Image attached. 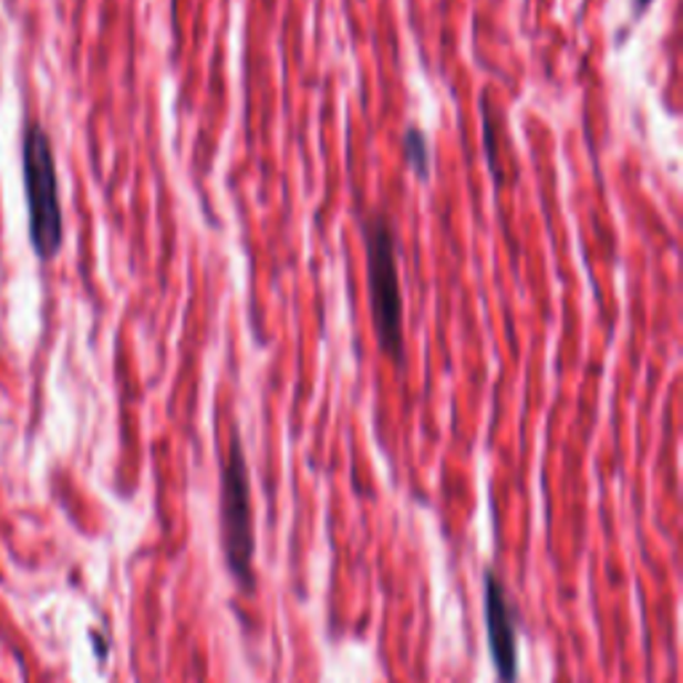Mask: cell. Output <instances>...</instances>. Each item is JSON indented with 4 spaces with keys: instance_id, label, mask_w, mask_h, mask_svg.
Returning <instances> with one entry per match:
<instances>
[{
    "instance_id": "cell-4",
    "label": "cell",
    "mask_w": 683,
    "mask_h": 683,
    "mask_svg": "<svg viewBox=\"0 0 683 683\" xmlns=\"http://www.w3.org/2000/svg\"><path fill=\"white\" fill-rule=\"evenodd\" d=\"M484 609L486 628H489V649L494 668L503 683L518 681V643H516V622H513L510 603H507L505 584L497 575L486 571L484 580Z\"/></svg>"
},
{
    "instance_id": "cell-5",
    "label": "cell",
    "mask_w": 683,
    "mask_h": 683,
    "mask_svg": "<svg viewBox=\"0 0 683 683\" xmlns=\"http://www.w3.org/2000/svg\"><path fill=\"white\" fill-rule=\"evenodd\" d=\"M406 161L414 166V172L420 174V177L431 174V166H427V142L416 128L406 134Z\"/></svg>"
},
{
    "instance_id": "cell-3",
    "label": "cell",
    "mask_w": 683,
    "mask_h": 683,
    "mask_svg": "<svg viewBox=\"0 0 683 683\" xmlns=\"http://www.w3.org/2000/svg\"><path fill=\"white\" fill-rule=\"evenodd\" d=\"M223 545L232 577L246 593L253 590V518L249 494V467L238 433L223 467Z\"/></svg>"
},
{
    "instance_id": "cell-2",
    "label": "cell",
    "mask_w": 683,
    "mask_h": 683,
    "mask_svg": "<svg viewBox=\"0 0 683 683\" xmlns=\"http://www.w3.org/2000/svg\"><path fill=\"white\" fill-rule=\"evenodd\" d=\"M24 195H28L30 240L41 259H54L64 238L60 182H56L54 149L43 126L32 123L24 132L22 145Z\"/></svg>"
},
{
    "instance_id": "cell-6",
    "label": "cell",
    "mask_w": 683,
    "mask_h": 683,
    "mask_svg": "<svg viewBox=\"0 0 683 683\" xmlns=\"http://www.w3.org/2000/svg\"><path fill=\"white\" fill-rule=\"evenodd\" d=\"M649 3H652V0H635V9H646Z\"/></svg>"
},
{
    "instance_id": "cell-1",
    "label": "cell",
    "mask_w": 683,
    "mask_h": 683,
    "mask_svg": "<svg viewBox=\"0 0 683 683\" xmlns=\"http://www.w3.org/2000/svg\"><path fill=\"white\" fill-rule=\"evenodd\" d=\"M366 236V265H369V302H372V321L382 353L403 363V294L399 278V259H395V232L385 214H376L363 227Z\"/></svg>"
}]
</instances>
